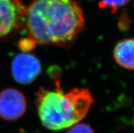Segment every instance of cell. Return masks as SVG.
I'll return each mask as SVG.
<instances>
[{"mask_svg":"<svg viewBox=\"0 0 134 133\" xmlns=\"http://www.w3.org/2000/svg\"><path fill=\"white\" fill-rule=\"evenodd\" d=\"M24 26L37 44L67 48L85 29V18L79 0H33Z\"/></svg>","mask_w":134,"mask_h":133,"instance_id":"6da1fadb","label":"cell"},{"mask_svg":"<svg viewBox=\"0 0 134 133\" xmlns=\"http://www.w3.org/2000/svg\"><path fill=\"white\" fill-rule=\"evenodd\" d=\"M54 89L40 88L36 93L38 116L44 127L61 130L80 122L94 103V97L87 88H75L65 92L59 84Z\"/></svg>","mask_w":134,"mask_h":133,"instance_id":"7a4b0ae2","label":"cell"},{"mask_svg":"<svg viewBox=\"0 0 134 133\" xmlns=\"http://www.w3.org/2000/svg\"><path fill=\"white\" fill-rule=\"evenodd\" d=\"M26 9L22 0H0V42L12 38L22 29Z\"/></svg>","mask_w":134,"mask_h":133,"instance_id":"3957f363","label":"cell"},{"mask_svg":"<svg viewBox=\"0 0 134 133\" xmlns=\"http://www.w3.org/2000/svg\"><path fill=\"white\" fill-rule=\"evenodd\" d=\"M11 71L16 82L28 85L38 78L42 71V64L37 56L30 52H20L12 59Z\"/></svg>","mask_w":134,"mask_h":133,"instance_id":"277c9868","label":"cell"},{"mask_svg":"<svg viewBox=\"0 0 134 133\" xmlns=\"http://www.w3.org/2000/svg\"><path fill=\"white\" fill-rule=\"evenodd\" d=\"M27 107L25 96L19 90L8 88L0 92V118L18 120L25 113Z\"/></svg>","mask_w":134,"mask_h":133,"instance_id":"5b68a950","label":"cell"},{"mask_svg":"<svg viewBox=\"0 0 134 133\" xmlns=\"http://www.w3.org/2000/svg\"><path fill=\"white\" fill-rule=\"evenodd\" d=\"M116 62L121 67L134 70V39L127 38L119 41L113 50Z\"/></svg>","mask_w":134,"mask_h":133,"instance_id":"8992f818","label":"cell"},{"mask_svg":"<svg viewBox=\"0 0 134 133\" xmlns=\"http://www.w3.org/2000/svg\"><path fill=\"white\" fill-rule=\"evenodd\" d=\"M131 0H99V7L100 8L110 9L111 12L116 13L120 8L127 4Z\"/></svg>","mask_w":134,"mask_h":133,"instance_id":"52a82bcc","label":"cell"},{"mask_svg":"<svg viewBox=\"0 0 134 133\" xmlns=\"http://www.w3.org/2000/svg\"><path fill=\"white\" fill-rule=\"evenodd\" d=\"M37 42L30 36L20 38L17 42L16 46L22 52H31L36 48Z\"/></svg>","mask_w":134,"mask_h":133,"instance_id":"ba28073f","label":"cell"},{"mask_svg":"<svg viewBox=\"0 0 134 133\" xmlns=\"http://www.w3.org/2000/svg\"><path fill=\"white\" fill-rule=\"evenodd\" d=\"M66 133H95V131L87 124L78 122L68 128Z\"/></svg>","mask_w":134,"mask_h":133,"instance_id":"9c48e42d","label":"cell"}]
</instances>
